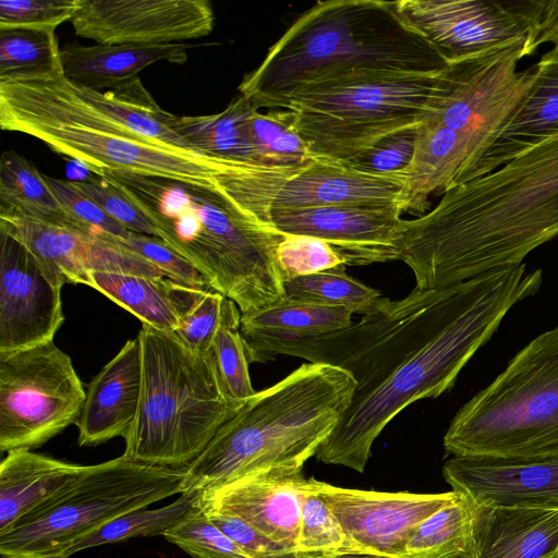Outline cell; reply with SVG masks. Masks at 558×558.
<instances>
[{
    "instance_id": "2",
    "label": "cell",
    "mask_w": 558,
    "mask_h": 558,
    "mask_svg": "<svg viewBox=\"0 0 558 558\" xmlns=\"http://www.w3.org/2000/svg\"><path fill=\"white\" fill-rule=\"evenodd\" d=\"M446 60L400 16L396 1L329 0L305 11L239 85L257 109L293 90L439 74Z\"/></svg>"
},
{
    "instance_id": "14",
    "label": "cell",
    "mask_w": 558,
    "mask_h": 558,
    "mask_svg": "<svg viewBox=\"0 0 558 558\" xmlns=\"http://www.w3.org/2000/svg\"><path fill=\"white\" fill-rule=\"evenodd\" d=\"M396 7L447 63L526 43L531 31L529 1L397 0Z\"/></svg>"
},
{
    "instance_id": "8",
    "label": "cell",
    "mask_w": 558,
    "mask_h": 558,
    "mask_svg": "<svg viewBox=\"0 0 558 558\" xmlns=\"http://www.w3.org/2000/svg\"><path fill=\"white\" fill-rule=\"evenodd\" d=\"M444 448L452 457L558 458V326L533 338L462 405Z\"/></svg>"
},
{
    "instance_id": "11",
    "label": "cell",
    "mask_w": 558,
    "mask_h": 558,
    "mask_svg": "<svg viewBox=\"0 0 558 558\" xmlns=\"http://www.w3.org/2000/svg\"><path fill=\"white\" fill-rule=\"evenodd\" d=\"M437 75L400 76L302 87L277 108L316 159L345 162L384 137L420 124Z\"/></svg>"
},
{
    "instance_id": "7",
    "label": "cell",
    "mask_w": 558,
    "mask_h": 558,
    "mask_svg": "<svg viewBox=\"0 0 558 558\" xmlns=\"http://www.w3.org/2000/svg\"><path fill=\"white\" fill-rule=\"evenodd\" d=\"M137 340L142 387L123 456L155 465H189L239 409L225 393L210 351H193L173 332L145 324Z\"/></svg>"
},
{
    "instance_id": "13",
    "label": "cell",
    "mask_w": 558,
    "mask_h": 558,
    "mask_svg": "<svg viewBox=\"0 0 558 558\" xmlns=\"http://www.w3.org/2000/svg\"><path fill=\"white\" fill-rule=\"evenodd\" d=\"M330 508L344 534L341 553L404 558L415 529L453 501L454 490L440 494L385 493L335 486L314 477L306 481Z\"/></svg>"
},
{
    "instance_id": "37",
    "label": "cell",
    "mask_w": 558,
    "mask_h": 558,
    "mask_svg": "<svg viewBox=\"0 0 558 558\" xmlns=\"http://www.w3.org/2000/svg\"><path fill=\"white\" fill-rule=\"evenodd\" d=\"M71 182L125 230L160 239L154 210L112 174H95Z\"/></svg>"
},
{
    "instance_id": "19",
    "label": "cell",
    "mask_w": 558,
    "mask_h": 558,
    "mask_svg": "<svg viewBox=\"0 0 558 558\" xmlns=\"http://www.w3.org/2000/svg\"><path fill=\"white\" fill-rule=\"evenodd\" d=\"M305 484L303 469L276 468L199 492L198 505L205 511L236 518L272 541L298 550Z\"/></svg>"
},
{
    "instance_id": "40",
    "label": "cell",
    "mask_w": 558,
    "mask_h": 558,
    "mask_svg": "<svg viewBox=\"0 0 558 558\" xmlns=\"http://www.w3.org/2000/svg\"><path fill=\"white\" fill-rule=\"evenodd\" d=\"M102 239L143 258L160 270L165 277L180 284L209 290L203 275L187 259L157 236L129 231L122 238L107 236Z\"/></svg>"
},
{
    "instance_id": "31",
    "label": "cell",
    "mask_w": 558,
    "mask_h": 558,
    "mask_svg": "<svg viewBox=\"0 0 558 558\" xmlns=\"http://www.w3.org/2000/svg\"><path fill=\"white\" fill-rule=\"evenodd\" d=\"M472 514L473 502L458 493L415 529L404 558H474Z\"/></svg>"
},
{
    "instance_id": "22",
    "label": "cell",
    "mask_w": 558,
    "mask_h": 558,
    "mask_svg": "<svg viewBox=\"0 0 558 558\" xmlns=\"http://www.w3.org/2000/svg\"><path fill=\"white\" fill-rule=\"evenodd\" d=\"M142 359L137 338L128 340L87 386L82 412L75 422L80 446H97L125 437L138 410Z\"/></svg>"
},
{
    "instance_id": "24",
    "label": "cell",
    "mask_w": 558,
    "mask_h": 558,
    "mask_svg": "<svg viewBox=\"0 0 558 558\" xmlns=\"http://www.w3.org/2000/svg\"><path fill=\"white\" fill-rule=\"evenodd\" d=\"M533 71L529 93L460 184L490 173L558 133V48L544 53Z\"/></svg>"
},
{
    "instance_id": "17",
    "label": "cell",
    "mask_w": 558,
    "mask_h": 558,
    "mask_svg": "<svg viewBox=\"0 0 558 558\" xmlns=\"http://www.w3.org/2000/svg\"><path fill=\"white\" fill-rule=\"evenodd\" d=\"M403 211L400 203L274 209L270 221L282 234L327 242L347 266H366L399 259Z\"/></svg>"
},
{
    "instance_id": "29",
    "label": "cell",
    "mask_w": 558,
    "mask_h": 558,
    "mask_svg": "<svg viewBox=\"0 0 558 558\" xmlns=\"http://www.w3.org/2000/svg\"><path fill=\"white\" fill-rule=\"evenodd\" d=\"M254 108L247 98L240 95L218 113L174 116L170 128L194 149L205 155L260 163L251 144L247 129Z\"/></svg>"
},
{
    "instance_id": "5",
    "label": "cell",
    "mask_w": 558,
    "mask_h": 558,
    "mask_svg": "<svg viewBox=\"0 0 558 558\" xmlns=\"http://www.w3.org/2000/svg\"><path fill=\"white\" fill-rule=\"evenodd\" d=\"M541 269L525 264L492 270L480 294L444 329L373 387L355 391L341 420L317 450L325 464L363 473L385 426L411 403L451 388L471 357L493 337L507 313L536 294Z\"/></svg>"
},
{
    "instance_id": "41",
    "label": "cell",
    "mask_w": 558,
    "mask_h": 558,
    "mask_svg": "<svg viewBox=\"0 0 558 558\" xmlns=\"http://www.w3.org/2000/svg\"><path fill=\"white\" fill-rule=\"evenodd\" d=\"M276 259L286 280L330 269H345L343 257L327 242L306 235L284 234Z\"/></svg>"
},
{
    "instance_id": "20",
    "label": "cell",
    "mask_w": 558,
    "mask_h": 558,
    "mask_svg": "<svg viewBox=\"0 0 558 558\" xmlns=\"http://www.w3.org/2000/svg\"><path fill=\"white\" fill-rule=\"evenodd\" d=\"M442 476L475 505L558 508V458L452 457L442 465Z\"/></svg>"
},
{
    "instance_id": "15",
    "label": "cell",
    "mask_w": 558,
    "mask_h": 558,
    "mask_svg": "<svg viewBox=\"0 0 558 558\" xmlns=\"http://www.w3.org/2000/svg\"><path fill=\"white\" fill-rule=\"evenodd\" d=\"M206 0H81L70 21L76 36L105 45H166L214 27Z\"/></svg>"
},
{
    "instance_id": "4",
    "label": "cell",
    "mask_w": 558,
    "mask_h": 558,
    "mask_svg": "<svg viewBox=\"0 0 558 558\" xmlns=\"http://www.w3.org/2000/svg\"><path fill=\"white\" fill-rule=\"evenodd\" d=\"M357 383L339 367L304 363L247 400L184 468V493L213 490L276 468L303 469L349 408Z\"/></svg>"
},
{
    "instance_id": "36",
    "label": "cell",
    "mask_w": 558,
    "mask_h": 558,
    "mask_svg": "<svg viewBox=\"0 0 558 558\" xmlns=\"http://www.w3.org/2000/svg\"><path fill=\"white\" fill-rule=\"evenodd\" d=\"M344 270L330 269L286 280L284 295L291 300L341 306L353 314L365 315L381 299V294Z\"/></svg>"
},
{
    "instance_id": "33",
    "label": "cell",
    "mask_w": 558,
    "mask_h": 558,
    "mask_svg": "<svg viewBox=\"0 0 558 558\" xmlns=\"http://www.w3.org/2000/svg\"><path fill=\"white\" fill-rule=\"evenodd\" d=\"M199 492L181 494L168 506L148 509L141 508L120 515L74 544L63 556L95 546L117 543L132 537L163 535L198 504Z\"/></svg>"
},
{
    "instance_id": "9",
    "label": "cell",
    "mask_w": 558,
    "mask_h": 558,
    "mask_svg": "<svg viewBox=\"0 0 558 558\" xmlns=\"http://www.w3.org/2000/svg\"><path fill=\"white\" fill-rule=\"evenodd\" d=\"M489 272L439 289L414 288L392 301L381 298L362 319L347 328L305 338L246 347L250 363L279 355L347 371L366 390L453 320L483 290Z\"/></svg>"
},
{
    "instance_id": "3",
    "label": "cell",
    "mask_w": 558,
    "mask_h": 558,
    "mask_svg": "<svg viewBox=\"0 0 558 558\" xmlns=\"http://www.w3.org/2000/svg\"><path fill=\"white\" fill-rule=\"evenodd\" d=\"M0 126L39 140L97 175L143 177L216 193V178L244 161L142 136L87 104L61 61L47 71L0 78Z\"/></svg>"
},
{
    "instance_id": "23",
    "label": "cell",
    "mask_w": 558,
    "mask_h": 558,
    "mask_svg": "<svg viewBox=\"0 0 558 558\" xmlns=\"http://www.w3.org/2000/svg\"><path fill=\"white\" fill-rule=\"evenodd\" d=\"M474 558H558V508L473 504Z\"/></svg>"
},
{
    "instance_id": "47",
    "label": "cell",
    "mask_w": 558,
    "mask_h": 558,
    "mask_svg": "<svg viewBox=\"0 0 558 558\" xmlns=\"http://www.w3.org/2000/svg\"><path fill=\"white\" fill-rule=\"evenodd\" d=\"M205 512L211 522L230 536L251 558H308L298 550L272 541L236 518Z\"/></svg>"
},
{
    "instance_id": "27",
    "label": "cell",
    "mask_w": 558,
    "mask_h": 558,
    "mask_svg": "<svg viewBox=\"0 0 558 558\" xmlns=\"http://www.w3.org/2000/svg\"><path fill=\"white\" fill-rule=\"evenodd\" d=\"M84 469L31 450L8 452L0 464V533L48 501Z\"/></svg>"
},
{
    "instance_id": "6",
    "label": "cell",
    "mask_w": 558,
    "mask_h": 558,
    "mask_svg": "<svg viewBox=\"0 0 558 558\" xmlns=\"http://www.w3.org/2000/svg\"><path fill=\"white\" fill-rule=\"evenodd\" d=\"M117 179L154 210L160 239L241 313L286 298L276 259L284 234L244 218L215 192L143 177Z\"/></svg>"
},
{
    "instance_id": "49",
    "label": "cell",
    "mask_w": 558,
    "mask_h": 558,
    "mask_svg": "<svg viewBox=\"0 0 558 558\" xmlns=\"http://www.w3.org/2000/svg\"><path fill=\"white\" fill-rule=\"evenodd\" d=\"M308 558H388L384 556H377L372 554L362 553H337L328 555L308 556Z\"/></svg>"
},
{
    "instance_id": "18",
    "label": "cell",
    "mask_w": 558,
    "mask_h": 558,
    "mask_svg": "<svg viewBox=\"0 0 558 558\" xmlns=\"http://www.w3.org/2000/svg\"><path fill=\"white\" fill-rule=\"evenodd\" d=\"M0 231L22 242L60 287L85 284L88 270L163 276L151 264L109 240L9 208L0 207Z\"/></svg>"
},
{
    "instance_id": "1",
    "label": "cell",
    "mask_w": 558,
    "mask_h": 558,
    "mask_svg": "<svg viewBox=\"0 0 558 558\" xmlns=\"http://www.w3.org/2000/svg\"><path fill=\"white\" fill-rule=\"evenodd\" d=\"M557 235L558 133L445 191L418 218L403 219L399 259L416 288L439 289L521 265Z\"/></svg>"
},
{
    "instance_id": "39",
    "label": "cell",
    "mask_w": 558,
    "mask_h": 558,
    "mask_svg": "<svg viewBox=\"0 0 558 558\" xmlns=\"http://www.w3.org/2000/svg\"><path fill=\"white\" fill-rule=\"evenodd\" d=\"M162 536L194 558H251L198 504Z\"/></svg>"
},
{
    "instance_id": "45",
    "label": "cell",
    "mask_w": 558,
    "mask_h": 558,
    "mask_svg": "<svg viewBox=\"0 0 558 558\" xmlns=\"http://www.w3.org/2000/svg\"><path fill=\"white\" fill-rule=\"evenodd\" d=\"M417 126L395 132L342 163L374 174L403 173L414 157Z\"/></svg>"
},
{
    "instance_id": "43",
    "label": "cell",
    "mask_w": 558,
    "mask_h": 558,
    "mask_svg": "<svg viewBox=\"0 0 558 558\" xmlns=\"http://www.w3.org/2000/svg\"><path fill=\"white\" fill-rule=\"evenodd\" d=\"M343 545L344 534L336 517L305 484L298 550L305 556L328 555L341 553Z\"/></svg>"
},
{
    "instance_id": "42",
    "label": "cell",
    "mask_w": 558,
    "mask_h": 558,
    "mask_svg": "<svg viewBox=\"0 0 558 558\" xmlns=\"http://www.w3.org/2000/svg\"><path fill=\"white\" fill-rule=\"evenodd\" d=\"M44 178L73 228L95 239L122 238L129 232L81 193L71 181L47 174H44Z\"/></svg>"
},
{
    "instance_id": "26",
    "label": "cell",
    "mask_w": 558,
    "mask_h": 558,
    "mask_svg": "<svg viewBox=\"0 0 558 558\" xmlns=\"http://www.w3.org/2000/svg\"><path fill=\"white\" fill-rule=\"evenodd\" d=\"M92 287L135 315L142 324L173 332L206 291L180 284L165 276L88 270Z\"/></svg>"
},
{
    "instance_id": "34",
    "label": "cell",
    "mask_w": 558,
    "mask_h": 558,
    "mask_svg": "<svg viewBox=\"0 0 558 558\" xmlns=\"http://www.w3.org/2000/svg\"><path fill=\"white\" fill-rule=\"evenodd\" d=\"M248 136L262 165L302 167L316 159L293 126L289 109L262 112L254 108L247 123Z\"/></svg>"
},
{
    "instance_id": "12",
    "label": "cell",
    "mask_w": 558,
    "mask_h": 558,
    "mask_svg": "<svg viewBox=\"0 0 558 558\" xmlns=\"http://www.w3.org/2000/svg\"><path fill=\"white\" fill-rule=\"evenodd\" d=\"M86 391L53 341L0 353V450H31L74 424Z\"/></svg>"
},
{
    "instance_id": "46",
    "label": "cell",
    "mask_w": 558,
    "mask_h": 558,
    "mask_svg": "<svg viewBox=\"0 0 558 558\" xmlns=\"http://www.w3.org/2000/svg\"><path fill=\"white\" fill-rule=\"evenodd\" d=\"M225 299L219 292L206 290L173 333L191 350L209 352L221 319Z\"/></svg>"
},
{
    "instance_id": "10",
    "label": "cell",
    "mask_w": 558,
    "mask_h": 558,
    "mask_svg": "<svg viewBox=\"0 0 558 558\" xmlns=\"http://www.w3.org/2000/svg\"><path fill=\"white\" fill-rule=\"evenodd\" d=\"M185 470L116 459L84 471L39 508L0 533L1 558H63L111 520L183 494Z\"/></svg>"
},
{
    "instance_id": "28",
    "label": "cell",
    "mask_w": 558,
    "mask_h": 558,
    "mask_svg": "<svg viewBox=\"0 0 558 558\" xmlns=\"http://www.w3.org/2000/svg\"><path fill=\"white\" fill-rule=\"evenodd\" d=\"M352 315L345 307L284 298L260 310L241 313L240 331L245 347H250L337 331L352 325Z\"/></svg>"
},
{
    "instance_id": "32",
    "label": "cell",
    "mask_w": 558,
    "mask_h": 558,
    "mask_svg": "<svg viewBox=\"0 0 558 558\" xmlns=\"http://www.w3.org/2000/svg\"><path fill=\"white\" fill-rule=\"evenodd\" d=\"M0 207L71 226L44 174L12 149L4 150L0 157Z\"/></svg>"
},
{
    "instance_id": "25",
    "label": "cell",
    "mask_w": 558,
    "mask_h": 558,
    "mask_svg": "<svg viewBox=\"0 0 558 558\" xmlns=\"http://www.w3.org/2000/svg\"><path fill=\"white\" fill-rule=\"evenodd\" d=\"M190 44L84 46L69 43L60 49L63 74L83 87L105 92L138 77L146 66L167 61L186 62Z\"/></svg>"
},
{
    "instance_id": "44",
    "label": "cell",
    "mask_w": 558,
    "mask_h": 558,
    "mask_svg": "<svg viewBox=\"0 0 558 558\" xmlns=\"http://www.w3.org/2000/svg\"><path fill=\"white\" fill-rule=\"evenodd\" d=\"M80 3L81 0H1L0 32L56 33L58 26L72 20Z\"/></svg>"
},
{
    "instance_id": "38",
    "label": "cell",
    "mask_w": 558,
    "mask_h": 558,
    "mask_svg": "<svg viewBox=\"0 0 558 558\" xmlns=\"http://www.w3.org/2000/svg\"><path fill=\"white\" fill-rule=\"evenodd\" d=\"M56 33L23 29L0 32V78L47 71L60 60Z\"/></svg>"
},
{
    "instance_id": "21",
    "label": "cell",
    "mask_w": 558,
    "mask_h": 558,
    "mask_svg": "<svg viewBox=\"0 0 558 558\" xmlns=\"http://www.w3.org/2000/svg\"><path fill=\"white\" fill-rule=\"evenodd\" d=\"M404 189L403 173L374 174L342 162L314 159L281 184L270 213L341 205H403Z\"/></svg>"
},
{
    "instance_id": "16",
    "label": "cell",
    "mask_w": 558,
    "mask_h": 558,
    "mask_svg": "<svg viewBox=\"0 0 558 558\" xmlns=\"http://www.w3.org/2000/svg\"><path fill=\"white\" fill-rule=\"evenodd\" d=\"M61 290L22 242L0 231V353L53 341L64 323Z\"/></svg>"
},
{
    "instance_id": "35",
    "label": "cell",
    "mask_w": 558,
    "mask_h": 558,
    "mask_svg": "<svg viewBox=\"0 0 558 558\" xmlns=\"http://www.w3.org/2000/svg\"><path fill=\"white\" fill-rule=\"evenodd\" d=\"M240 318L241 311L236 304L226 298L210 349L225 393L238 409L256 393L248 373L250 362L240 331Z\"/></svg>"
},
{
    "instance_id": "48",
    "label": "cell",
    "mask_w": 558,
    "mask_h": 558,
    "mask_svg": "<svg viewBox=\"0 0 558 558\" xmlns=\"http://www.w3.org/2000/svg\"><path fill=\"white\" fill-rule=\"evenodd\" d=\"M531 31L524 56L533 54L539 45L550 43L558 48V0H529Z\"/></svg>"
},
{
    "instance_id": "30",
    "label": "cell",
    "mask_w": 558,
    "mask_h": 558,
    "mask_svg": "<svg viewBox=\"0 0 558 558\" xmlns=\"http://www.w3.org/2000/svg\"><path fill=\"white\" fill-rule=\"evenodd\" d=\"M72 84L87 104L126 129L167 145L196 150L170 128L174 114L158 106L140 77L105 92Z\"/></svg>"
}]
</instances>
